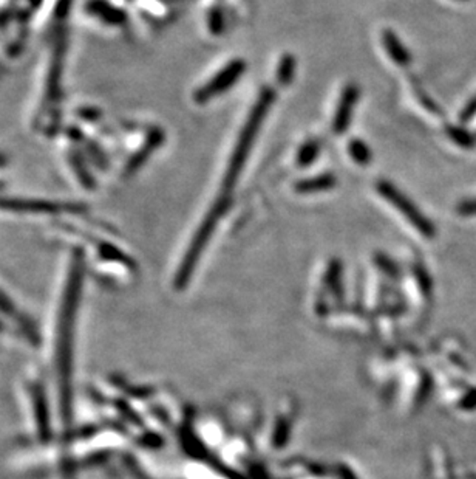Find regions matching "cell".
<instances>
[{
  "mask_svg": "<svg viewBox=\"0 0 476 479\" xmlns=\"http://www.w3.org/2000/svg\"><path fill=\"white\" fill-rule=\"evenodd\" d=\"M295 67H297V62H295V58L292 55H285L280 59V64L277 67V81L280 86H288L292 83V79L295 76Z\"/></svg>",
  "mask_w": 476,
  "mask_h": 479,
  "instance_id": "9",
  "label": "cell"
},
{
  "mask_svg": "<svg viewBox=\"0 0 476 479\" xmlns=\"http://www.w3.org/2000/svg\"><path fill=\"white\" fill-rule=\"evenodd\" d=\"M320 153V145L317 140H308L307 143H303L299 149L297 157H295V162H297V166L300 168H307L316 162Z\"/></svg>",
  "mask_w": 476,
  "mask_h": 479,
  "instance_id": "8",
  "label": "cell"
},
{
  "mask_svg": "<svg viewBox=\"0 0 476 479\" xmlns=\"http://www.w3.org/2000/svg\"><path fill=\"white\" fill-rule=\"evenodd\" d=\"M348 154L351 155V158L354 160V162L357 165H362V166L370 165L371 163V158H373V154H371L370 148H368V145L365 143V141H362V140L349 141Z\"/></svg>",
  "mask_w": 476,
  "mask_h": 479,
  "instance_id": "10",
  "label": "cell"
},
{
  "mask_svg": "<svg viewBox=\"0 0 476 479\" xmlns=\"http://www.w3.org/2000/svg\"><path fill=\"white\" fill-rule=\"evenodd\" d=\"M458 212L462 216H476V200L462 202L461 205L458 207Z\"/></svg>",
  "mask_w": 476,
  "mask_h": 479,
  "instance_id": "13",
  "label": "cell"
},
{
  "mask_svg": "<svg viewBox=\"0 0 476 479\" xmlns=\"http://www.w3.org/2000/svg\"><path fill=\"white\" fill-rule=\"evenodd\" d=\"M209 30L212 34H220L224 30V16L218 10V8H213L209 14Z\"/></svg>",
  "mask_w": 476,
  "mask_h": 479,
  "instance_id": "12",
  "label": "cell"
},
{
  "mask_svg": "<svg viewBox=\"0 0 476 479\" xmlns=\"http://www.w3.org/2000/svg\"><path fill=\"white\" fill-rule=\"evenodd\" d=\"M231 203V197L229 196H220V199L213 203V207L209 210L208 215H206L203 224L200 225V228L196 230V233L194 236V241L189 247V250L184 256L181 267H179L178 273H176V279H175V286L176 287H183L184 284L187 282V279L191 278V274L195 269L196 262H199V258L201 252L204 250L206 244L209 242V239L213 233L215 227H217L220 217L223 216V212L228 210Z\"/></svg>",
  "mask_w": 476,
  "mask_h": 479,
  "instance_id": "2",
  "label": "cell"
},
{
  "mask_svg": "<svg viewBox=\"0 0 476 479\" xmlns=\"http://www.w3.org/2000/svg\"><path fill=\"white\" fill-rule=\"evenodd\" d=\"M447 132H448V135H450V138L453 141H456V143L462 146V148H472L473 143H475V140L469 134V132H465L460 128H448Z\"/></svg>",
  "mask_w": 476,
  "mask_h": 479,
  "instance_id": "11",
  "label": "cell"
},
{
  "mask_svg": "<svg viewBox=\"0 0 476 479\" xmlns=\"http://www.w3.org/2000/svg\"><path fill=\"white\" fill-rule=\"evenodd\" d=\"M274 98H275V93L273 88L265 87L260 91L257 100L254 103V108L250 109L243 128H241L240 135L237 138V143L236 146H233V150L229 158L228 170L223 179L221 196L231 197V191L233 186H236L241 171H243L250 149H253L254 146V141L258 135L260 128H262L269 109H271Z\"/></svg>",
  "mask_w": 476,
  "mask_h": 479,
  "instance_id": "1",
  "label": "cell"
},
{
  "mask_svg": "<svg viewBox=\"0 0 476 479\" xmlns=\"http://www.w3.org/2000/svg\"><path fill=\"white\" fill-rule=\"evenodd\" d=\"M376 188L377 191H379L381 196L387 202H390L391 205L396 208L422 236L428 237V239H432L435 236L436 230H435V225L432 224V220L422 215L415 203H413L402 191H399L391 182H387V180L377 182Z\"/></svg>",
  "mask_w": 476,
  "mask_h": 479,
  "instance_id": "3",
  "label": "cell"
},
{
  "mask_svg": "<svg viewBox=\"0 0 476 479\" xmlns=\"http://www.w3.org/2000/svg\"><path fill=\"white\" fill-rule=\"evenodd\" d=\"M476 113V98L473 100V101H470L469 104H467V108L464 109V112L461 113V120H469V118H472L473 117V115Z\"/></svg>",
  "mask_w": 476,
  "mask_h": 479,
  "instance_id": "14",
  "label": "cell"
},
{
  "mask_svg": "<svg viewBox=\"0 0 476 479\" xmlns=\"http://www.w3.org/2000/svg\"><path fill=\"white\" fill-rule=\"evenodd\" d=\"M382 43L385 51L388 53V56L393 59L394 64H398L401 67H406L410 64L411 56L406 46L401 42V39L396 36V33L391 30H384L382 31Z\"/></svg>",
  "mask_w": 476,
  "mask_h": 479,
  "instance_id": "6",
  "label": "cell"
},
{
  "mask_svg": "<svg viewBox=\"0 0 476 479\" xmlns=\"http://www.w3.org/2000/svg\"><path fill=\"white\" fill-rule=\"evenodd\" d=\"M246 72V62L245 59H233L228 66H224L220 72L212 76L208 83L201 86L199 91L195 92L194 98L199 104H206L215 96L224 93L236 84L238 79Z\"/></svg>",
  "mask_w": 476,
  "mask_h": 479,
  "instance_id": "4",
  "label": "cell"
},
{
  "mask_svg": "<svg viewBox=\"0 0 476 479\" xmlns=\"http://www.w3.org/2000/svg\"><path fill=\"white\" fill-rule=\"evenodd\" d=\"M359 95H361V92H359V87L356 84H348L344 88L342 95H340L334 118H332V130H334L336 134H344V132L349 128V124H351Z\"/></svg>",
  "mask_w": 476,
  "mask_h": 479,
  "instance_id": "5",
  "label": "cell"
},
{
  "mask_svg": "<svg viewBox=\"0 0 476 479\" xmlns=\"http://www.w3.org/2000/svg\"><path fill=\"white\" fill-rule=\"evenodd\" d=\"M336 183H337L336 175L327 172V174H320L316 177H310V179H305V180H299L297 183H295V191L300 194L329 191L334 188Z\"/></svg>",
  "mask_w": 476,
  "mask_h": 479,
  "instance_id": "7",
  "label": "cell"
}]
</instances>
